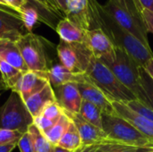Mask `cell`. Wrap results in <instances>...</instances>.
Listing matches in <instances>:
<instances>
[{
    "label": "cell",
    "mask_w": 153,
    "mask_h": 152,
    "mask_svg": "<svg viewBox=\"0 0 153 152\" xmlns=\"http://www.w3.org/2000/svg\"><path fill=\"white\" fill-rule=\"evenodd\" d=\"M90 7L91 29H101L115 47L125 50L140 67H143L152 58L153 52L151 47H147L135 37L121 28L97 0H90Z\"/></svg>",
    "instance_id": "obj_1"
},
{
    "label": "cell",
    "mask_w": 153,
    "mask_h": 152,
    "mask_svg": "<svg viewBox=\"0 0 153 152\" xmlns=\"http://www.w3.org/2000/svg\"><path fill=\"white\" fill-rule=\"evenodd\" d=\"M16 44L29 71L48 73L56 59L53 57V43L33 32L22 35Z\"/></svg>",
    "instance_id": "obj_2"
},
{
    "label": "cell",
    "mask_w": 153,
    "mask_h": 152,
    "mask_svg": "<svg viewBox=\"0 0 153 152\" xmlns=\"http://www.w3.org/2000/svg\"><path fill=\"white\" fill-rule=\"evenodd\" d=\"M84 74L110 101L127 103L136 99L134 95L117 80L110 68L93 55L89 61Z\"/></svg>",
    "instance_id": "obj_3"
},
{
    "label": "cell",
    "mask_w": 153,
    "mask_h": 152,
    "mask_svg": "<svg viewBox=\"0 0 153 152\" xmlns=\"http://www.w3.org/2000/svg\"><path fill=\"white\" fill-rule=\"evenodd\" d=\"M117 80L126 87L142 103L150 106L149 99L142 86L139 73V67L133 58L122 48L116 47V59L107 64Z\"/></svg>",
    "instance_id": "obj_4"
},
{
    "label": "cell",
    "mask_w": 153,
    "mask_h": 152,
    "mask_svg": "<svg viewBox=\"0 0 153 152\" xmlns=\"http://www.w3.org/2000/svg\"><path fill=\"white\" fill-rule=\"evenodd\" d=\"M102 130L118 145L153 149V142L117 115H102Z\"/></svg>",
    "instance_id": "obj_5"
},
{
    "label": "cell",
    "mask_w": 153,
    "mask_h": 152,
    "mask_svg": "<svg viewBox=\"0 0 153 152\" xmlns=\"http://www.w3.org/2000/svg\"><path fill=\"white\" fill-rule=\"evenodd\" d=\"M32 124L33 117L23 99L18 92L12 90L5 102L0 106V128L24 133Z\"/></svg>",
    "instance_id": "obj_6"
},
{
    "label": "cell",
    "mask_w": 153,
    "mask_h": 152,
    "mask_svg": "<svg viewBox=\"0 0 153 152\" xmlns=\"http://www.w3.org/2000/svg\"><path fill=\"white\" fill-rule=\"evenodd\" d=\"M60 63L74 74H83L92 56L86 44L67 43L60 39L56 46Z\"/></svg>",
    "instance_id": "obj_7"
},
{
    "label": "cell",
    "mask_w": 153,
    "mask_h": 152,
    "mask_svg": "<svg viewBox=\"0 0 153 152\" xmlns=\"http://www.w3.org/2000/svg\"><path fill=\"white\" fill-rule=\"evenodd\" d=\"M102 7L121 28L135 37L147 47H151L148 39V31L141 18L123 9L115 0H108L105 4H102Z\"/></svg>",
    "instance_id": "obj_8"
},
{
    "label": "cell",
    "mask_w": 153,
    "mask_h": 152,
    "mask_svg": "<svg viewBox=\"0 0 153 152\" xmlns=\"http://www.w3.org/2000/svg\"><path fill=\"white\" fill-rule=\"evenodd\" d=\"M92 55L105 65L116 59V47L100 28H94L86 32V43Z\"/></svg>",
    "instance_id": "obj_9"
},
{
    "label": "cell",
    "mask_w": 153,
    "mask_h": 152,
    "mask_svg": "<svg viewBox=\"0 0 153 152\" xmlns=\"http://www.w3.org/2000/svg\"><path fill=\"white\" fill-rule=\"evenodd\" d=\"M65 111V110H64ZM71 121L75 125L82 140V146L94 145V144H117L111 141L104 131L90 123L85 121L79 114H71L65 112Z\"/></svg>",
    "instance_id": "obj_10"
},
{
    "label": "cell",
    "mask_w": 153,
    "mask_h": 152,
    "mask_svg": "<svg viewBox=\"0 0 153 152\" xmlns=\"http://www.w3.org/2000/svg\"><path fill=\"white\" fill-rule=\"evenodd\" d=\"M76 84L83 100H86L98 107L103 115H117L113 108L112 101H110L107 96L86 77L84 73L82 75V79Z\"/></svg>",
    "instance_id": "obj_11"
},
{
    "label": "cell",
    "mask_w": 153,
    "mask_h": 152,
    "mask_svg": "<svg viewBox=\"0 0 153 152\" xmlns=\"http://www.w3.org/2000/svg\"><path fill=\"white\" fill-rule=\"evenodd\" d=\"M49 83L48 73L28 71L23 73L15 90L20 94L23 101L40 91Z\"/></svg>",
    "instance_id": "obj_12"
},
{
    "label": "cell",
    "mask_w": 153,
    "mask_h": 152,
    "mask_svg": "<svg viewBox=\"0 0 153 152\" xmlns=\"http://www.w3.org/2000/svg\"><path fill=\"white\" fill-rule=\"evenodd\" d=\"M53 89L56 102L65 112L79 114L82 99L76 82L65 83Z\"/></svg>",
    "instance_id": "obj_13"
},
{
    "label": "cell",
    "mask_w": 153,
    "mask_h": 152,
    "mask_svg": "<svg viewBox=\"0 0 153 152\" xmlns=\"http://www.w3.org/2000/svg\"><path fill=\"white\" fill-rule=\"evenodd\" d=\"M116 114L130 123L143 135L153 142V123L144 116L132 110L126 103L119 101H112Z\"/></svg>",
    "instance_id": "obj_14"
},
{
    "label": "cell",
    "mask_w": 153,
    "mask_h": 152,
    "mask_svg": "<svg viewBox=\"0 0 153 152\" xmlns=\"http://www.w3.org/2000/svg\"><path fill=\"white\" fill-rule=\"evenodd\" d=\"M27 32L19 13L0 7V39L17 41Z\"/></svg>",
    "instance_id": "obj_15"
},
{
    "label": "cell",
    "mask_w": 153,
    "mask_h": 152,
    "mask_svg": "<svg viewBox=\"0 0 153 152\" xmlns=\"http://www.w3.org/2000/svg\"><path fill=\"white\" fill-rule=\"evenodd\" d=\"M65 17L84 30H91L90 0H67Z\"/></svg>",
    "instance_id": "obj_16"
},
{
    "label": "cell",
    "mask_w": 153,
    "mask_h": 152,
    "mask_svg": "<svg viewBox=\"0 0 153 152\" xmlns=\"http://www.w3.org/2000/svg\"><path fill=\"white\" fill-rule=\"evenodd\" d=\"M0 59L18 69L22 73L29 71L16 41L7 39H0Z\"/></svg>",
    "instance_id": "obj_17"
},
{
    "label": "cell",
    "mask_w": 153,
    "mask_h": 152,
    "mask_svg": "<svg viewBox=\"0 0 153 152\" xmlns=\"http://www.w3.org/2000/svg\"><path fill=\"white\" fill-rule=\"evenodd\" d=\"M56 31L57 32L60 39L67 43H86L87 30H84L65 17L59 21L56 27Z\"/></svg>",
    "instance_id": "obj_18"
},
{
    "label": "cell",
    "mask_w": 153,
    "mask_h": 152,
    "mask_svg": "<svg viewBox=\"0 0 153 152\" xmlns=\"http://www.w3.org/2000/svg\"><path fill=\"white\" fill-rule=\"evenodd\" d=\"M54 101H56L54 89L51 86V84L48 83L40 91L37 92L36 94H34L31 97H30L29 99H27L24 101V103H25L30 114L34 118L41 114L44 108L48 104L54 102Z\"/></svg>",
    "instance_id": "obj_19"
},
{
    "label": "cell",
    "mask_w": 153,
    "mask_h": 152,
    "mask_svg": "<svg viewBox=\"0 0 153 152\" xmlns=\"http://www.w3.org/2000/svg\"><path fill=\"white\" fill-rule=\"evenodd\" d=\"M49 83L53 88L60 86L68 82H79L82 79L83 74H74L65 66H64L60 61H56L51 65L48 72Z\"/></svg>",
    "instance_id": "obj_20"
},
{
    "label": "cell",
    "mask_w": 153,
    "mask_h": 152,
    "mask_svg": "<svg viewBox=\"0 0 153 152\" xmlns=\"http://www.w3.org/2000/svg\"><path fill=\"white\" fill-rule=\"evenodd\" d=\"M42 6L43 5L34 0H28L23 7L19 11L18 13L28 32H32L33 28L39 22L40 9Z\"/></svg>",
    "instance_id": "obj_21"
},
{
    "label": "cell",
    "mask_w": 153,
    "mask_h": 152,
    "mask_svg": "<svg viewBox=\"0 0 153 152\" xmlns=\"http://www.w3.org/2000/svg\"><path fill=\"white\" fill-rule=\"evenodd\" d=\"M57 146L72 152L76 151L78 149H80L82 146L80 133L75 125L72 121L67 130L65 131V133L60 139Z\"/></svg>",
    "instance_id": "obj_22"
},
{
    "label": "cell",
    "mask_w": 153,
    "mask_h": 152,
    "mask_svg": "<svg viewBox=\"0 0 153 152\" xmlns=\"http://www.w3.org/2000/svg\"><path fill=\"white\" fill-rule=\"evenodd\" d=\"M0 74L6 89L15 90L22 73L8 63L0 59Z\"/></svg>",
    "instance_id": "obj_23"
},
{
    "label": "cell",
    "mask_w": 153,
    "mask_h": 152,
    "mask_svg": "<svg viewBox=\"0 0 153 152\" xmlns=\"http://www.w3.org/2000/svg\"><path fill=\"white\" fill-rule=\"evenodd\" d=\"M70 123H71V119L64 111V114L60 117V119L50 129H48V131L43 133V134L45 135L47 140L53 146L56 147V146H57L60 139L62 138V136L64 135V133L67 130Z\"/></svg>",
    "instance_id": "obj_24"
},
{
    "label": "cell",
    "mask_w": 153,
    "mask_h": 152,
    "mask_svg": "<svg viewBox=\"0 0 153 152\" xmlns=\"http://www.w3.org/2000/svg\"><path fill=\"white\" fill-rule=\"evenodd\" d=\"M79 115L88 123L102 129V112L95 105L83 100L81 105Z\"/></svg>",
    "instance_id": "obj_25"
},
{
    "label": "cell",
    "mask_w": 153,
    "mask_h": 152,
    "mask_svg": "<svg viewBox=\"0 0 153 152\" xmlns=\"http://www.w3.org/2000/svg\"><path fill=\"white\" fill-rule=\"evenodd\" d=\"M28 132L31 135L33 147L35 152H53L55 146H53L45 137L42 132H40L37 126L32 124L30 125Z\"/></svg>",
    "instance_id": "obj_26"
},
{
    "label": "cell",
    "mask_w": 153,
    "mask_h": 152,
    "mask_svg": "<svg viewBox=\"0 0 153 152\" xmlns=\"http://www.w3.org/2000/svg\"><path fill=\"white\" fill-rule=\"evenodd\" d=\"M63 114H64V109L59 106V104L56 101H54L48 104L44 108L40 115L53 121L54 123H56L63 116Z\"/></svg>",
    "instance_id": "obj_27"
},
{
    "label": "cell",
    "mask_w": 153,
    "mask_h": 152,
    "mask_svg": "<svg viewBox=\"0 0 153 152\" xmlns=\"http://www.w3.org/2000/svg\"><path fill=\"white\" fill-rule=\"evenodd\" d=\"M22 135V133L18 131L0 128V146L10 145V144L17 145Z\"/></svg>",
    "instance_id": "obj_28"
},
{
    "label": "cell",
    "mask_w": 153,
    "mask_h": 152,
    "mask_svg": "<svg viewBox=\"0 0 153 152\" xmlns=\"http://www.w3.org/2000/svg\"><path fill=\"white\" fill-rule=\"evenodd\" d=\"M17 146L20 150V152H35L32 138L29 132L22 133L21 139L17 143Z\"/></svg>",
    "instance_id": "obj_29"
},
{
    "label": "cell",
    "mask_w": 153,
    "mask_h": 152,
    "mask_svg": "<svg viewBox=\"0 0 153 152\" xmlns=\"http://www.w3.org/2000/svg\"><path fill=\"white\" fill-rule=\"evenodd\" d=\"M108 150L110 152H152L153 149L151 148H141V147H133L126 145H116L110 144L108 147Z\"/></svg>",
    "instance_id": "obj_30"
},
{
    "label": "cell",
    "mask_w": 153,
    "mask_h": 152,
    "mask_svg": "<svg viewBox=\"0 0 153 152\" xmlns=\"http://www.w3.org/2000/svg\"><path fill=\"white\" fill-rule=\"evenodd\" d=\"M115 2L118 5H120L123 9L127 11L128 13L142 19L141 12H140L136 3L134 2V0H115Z\"/></svg>",
    "instance_id": "obj_31"
},
{
    "label": "cell",
    "mask_w": 153,
    "mask_h": 152,
    "mask_svg": "<svg viewBox=\"0 0 153 152\" xmlns=\"http://www.w3.org/2000/svg\"><path fill=\"white\" fill-rule=\"evenodd\" d=\"M33 124L37 126V128L40 132L45 133L46 131L50 129L56 123H54L53 121H51V120L46 118L45 116L39 115V116L33 118Z\"/></svg>",
    "instance_id": "obj_32"
},
{
    "label": "cell",
    "mask_w": 153,
    "mask_h": 152,
    "mask_svg": "<svg viewBox=\"0 0 153 152\" xmlns=\"http://www.w3.org/2000/svg\"><path fill=\"white\" fill-rule=\"evenodd\" d=\"M141 16L148 33L153 34V11L143 9L141 11Z\"/></svg>",
    "instance_id": "obj_33"
},
{
    "label": "cell",
    "mask_w": 153,
    "mask_h": 152,
    "mask_svg": "<svg viewBox=\"0 0 153 152\" xmlns=\"http://www.w3.org/2000/svg\"><path fill=\"white\" fill-rule=\"evenodd\" d=\"M28 0H0V5L8 6L11 9L16 11L18 13L19 11L23 7Z\"/></svg>",
    "instance_id": "obj_34"
},
{
    "label": "cell",
    "mask_w": 153,
    "mask_h": 152,
    "mask_svg": "<svg viewBox=\"0 0 153 152\" xmlns=\"http://www.w3.org/2000/svg\"><path fill=\"white\" fill-rule=\"evenodd\" d=\"M34 1L37 2V3H39V4L43 5L44 7H46L47 9L52 11L53 13H56V14H59V15L64 14V13L61 12V10L59 9L58 5L56 4V3L55 0H34ZM64 17H65V16H64Z\"/></svg>",
    "instance_id": "obj_35"
},
{
    "label": "cell",
    "mask_w": 153,
    "mask_h": 152,
    "mask_svg": "<svg viewBox=\"0 0 153 152\" xmlns=\"http://www.w3.org/2000/svg\"><path fill=\"white\" fill-rule=\"evenodd\" d=\"M103 145L105 144H94V145H88V146H82L80 149H78L74 152H100Z\"/></svg>",
    "instance_id": "obj_36"
},
{
    "label": "cell",
    "mask_w": 153,
    "mask_h": 152,
    "mask_svg": "<svg viewBox=\"0 0 153 152\" xmlns=\"http://www.w3.org/2000/svg\"><path fill=\"white\" fill-rule=\"evenodd\" d=\"M140 12L143 9H148L153 11V0H134Z\"/></svg>",
    "instance_id": "obj_37"
},
{
    "label": "cell",
    "mask_w": 153,
    "mask_h": 152,
    "mask_svg": "<svg viewBox=\"0 0 153 152\" xmlns=\"http://www.w3.org/2000/svg\"><path fill=\"white\" fill-rule=\"evenodd\" d=\"M143 68L146 70V72L148 73V74L151 76V78L153 80V57L151 58L147 63L146 65L143 66Z\"/></svg>",
    "instance_id": "obj_38"
},
{
    "label": "cell",
    "mask_w": 153,
    "mask_h": 152,
    "mask_svg": "<svg viewBox=\"0 0 153 152\" xmlns=\"http://www.w3.org/2000/svg\"><path fill=\"white\" fill-rule=\"evenodd\" d=\"M56 4L58 5L59 9L61 10V12L64 13V16H65V7H66V2L67 0H55Z\"/></svg>",
    "instance_id": "obj_39"
},
{
    "label": "cell",
    "mask_w": 153,
    "mask_h": 152,
    "mask_svg": "<svg viewBox=\"0 0 153 152\" xmlns=\"http://www.w3.org/2000/svg\"><path fill=\"white\" fill-rule=\"evenodd\" d=\"M16 146H17L16 144H10V145L0 146V152H12Z\"/></svg>",
    "instance_id": "obj_40"
},
{
    "label": "cell",
    "mask_w": 153,
    "mask_h": 152,
    "mask_svg": "<svg viewBox=\"0 0 153 152\" xmlns=\"http://www.w3.org/2000/svg\"><path fill=\"white\" fill-rule=\"evenodd\" d=\"M53 152H72V151H66V150H65V149H63V148H60V147H58V146H56V147L54 148V151Z\"/></svg>",
    "instance_id": "obj_41"
},
{
    "label": "cell",
    "mask_w": 153,
    "mask_h": 152,
    "mask_svg": "<svg viewBox=\"0 0 153 152\" xmlns=\"http://www.w3.org/2000/svg\"><path fill=\"white\" fill-rule=\"evenodd\" d=\"M108 145H110V144H105V145H103V148H102V150L100 151V152H110L108 150Z\"/></svg>",
    "instance_id": "obj_42"
},
{
    "label": "cell",
    "mask_w": 153,
    "mask_h": 152,
    "mask_svg": "<svg viewBox=\"0 0 153 152\" xmlns=\"http://www.w3.org/2000/svg\"><path fill=\"white\" fill-rule=\"evenodd\" d=\"M152 152H153V151H152Z\"/></svg>",
    "instance_id": "obj_43"
}]
</instances>
